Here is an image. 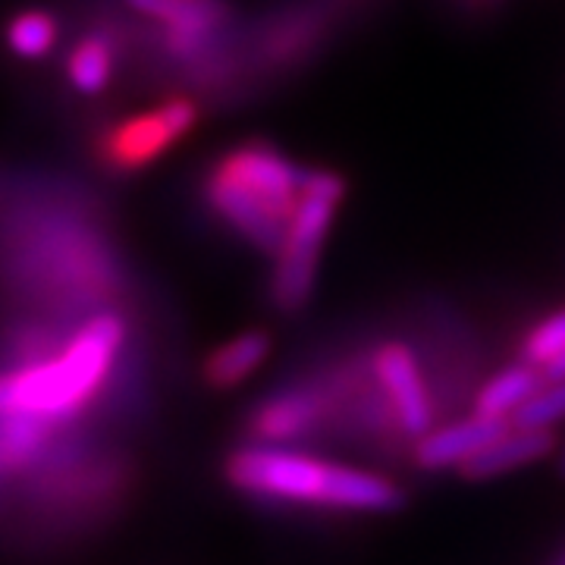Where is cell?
Listing matches in <instances>:
<instances>
[{
    "label": "cell",
    "mask_w": 565,
    "mask_h": 565,
    "mask_svg": "<svg viewBox=\"0 0 565 565\" xmlns=\"http://www.w3.org/2000/svg\"><path fill=\"white\" fill-rule=\"evenodd\" d=\"M509 422L505 418H484V415H468L459 422L434 424L422 437L412 440V462L418 471H449L459 468L465 459H471L487 440L503 434Z\"/></svg>",
    "instance_id": "obj_9"
},
{
    "label": "cell",
    "mask_w": 565,
    "mask_h": 565,
    "mask_svg": "<svg viewBox=\"0 0 565 565\" xmlns=\"http://www.w3.org/2000/svg\"><path fill=\"white\" fill-rule=\"evenodd\" d=\"M371 371L390 399L396 422L403 424L405 437H422L434 427V399L424 386L422 364L403 340H386L371 355Z\"/></svg>",
    "instance_id": "obj_7"
},
{
    "label": "cell",
    "mask_w": 565,
    "mask_h": 565,
    "mask_svg": "<svg viewBox=\"0 0 565 565\" xmlns=\"http://www.w3.org/2000/svg\"><path fill=\"white\" fill-rule=\"evenodd\" d=\"M223 478L248 500L311 505L327 512L390 515L405 509V490L377 471L327 462L286 444H245L223 462Z\"/></svg>",
    "instance_id": "obj_1"
},
{
    "label": "cell",
    "mask_w": 565,
    "mask_h": 565,
    "mask_svg": "<svg viewBox=\"0 0 565 565\" xmlns=\"http://www.w3.org/2000/svg\"><path fill=\"white\" fill-rule=\"evenodd\" d=\"M141 17L161 22L167 29H204L221 32L233 17L230 0H126Z\"/></svg>",
    "instance_id": "obj_12"
},
{
    "label": "cell",
    "mask_w": 565,
    "mask_h": 565,
    "mask_svg": "<svg viewBox=\"0 0 565 565\" xmlns=\"http://www.w3.org/2000/svg\"><path fill=\"white\" fill-rule=\"evenodd\" d=\"M57 35H61V25L47 10H22L7 22L3 41L22 61H41L54 51Z\"/></svg>",
    "instance_id": "obj_15"
},
{
    "label": "cell",
    "mask_w": 565,
    "mask_h": 565,
    "mask_svg": "<svg viewBox=\"0 0 565 565\" xmlns=\"http://www.w3.org/2000/svg\"><path fill=\"white\" fill-rule=\"evenodd\" d=\"M330 424V396L323 386L289 384L270 393L248 415V437L255 444H296Z\"/></svg>",
    "instance_id": "obj_6"
},
{
    "label": "cell",
    "mask_w": 565,
    "mask_h": 565,
    "mask_svg": "<svg viewBox=\"0 0 565 565\" xmlns=\"http://www.w3.org/2000/svg\"><path fill=\"white\" fill-rule=\"evenodd\" d=\"M544 384L541 371L534 364L515 362L512 367H503L500 374H493L475 396V415H484V418H505L525 403L527 396Z\"/></svg>",
    "instance_id": "obj_13"
},
{
    "label": "cell",
    "mask_w": 565,
    "mask_h": 565,
    "mask_svg": "<svg viewBox=\"0 0 565 565\" xmlns=\"http://www.w3.org/2000/svg\"><path fill=\"white\" fill-rule=\"evenodd\" d=\"M559 422H565V381L541 384L509 415L512 427H556Z\"/></svg>",
    "instance_id": "obj_16"
},
{
    "label": "cell",
    "mask_w": 565,
    "mask_h": 565,
    "mask_svg": "<svg viewBox=\"0 0 565 565\" xmlns=\"http://www.w3.org/2000/svg\"><path fill=\"white\" fill-rule=\"evenodd\" d=\"M305 167L267 141H243L223 151L204 177V204L243 243L277 255L302 195Z\"/></svg>",
    "instance_id": "obj_3"
},
{
    "label": "cell",
    "mask_w": 565,
    "mask_h": 565,
    "mask_svg": "<svg viewBox=\"0 0 565 565\" xmlns=\"http://www.w3.org/2000/svg\"><path fill=\"white\" fill-rule=\"evenodd\" d=\"M541 371V377H544V384H556V381H565V349H559L553 359L546 364L537 367Z\"/></svg>",
    "instance_id": "obj_18"
},
{
    "label": "cell",
    "mask_w": 565,
    "mask_h": 565,
    "mask_svg": "<svg viewBox=\"0 0 565 565\" xmlns=\"http://www.w3.org/2000/svg\"><path fill=\"white\" fill-rule=\"evenodd\" d=\"M556 468H559V478H565V440L556 446Z\"/></svg>",
    "instance_id": "obj_19"
},
{
    "label": "cell",
    "mask_w": 565,
    "mask_h": 565,
    "mask_svg": "<svg viewBox=\"0 0 565 565\" xmlns=\"http://www.w3.org/2000/svg\"><path fill=\"white\" fill-rule=\"evenodd\" d=\"M202 117V107L189 98H170L154 110H141L126 120L107 126L98 141L95 154L107 173L114 177H136L154 161L180 145Z\"/></svg>",
    "instance_id": "obj_5"
},
{
    "label": "cell",
    "mask_w": 565,
    "mask_h": 565,
    "mask_svg": "<svg viewBox=\"0 0 565 565\" xmlns=\"http://www.w3.org/2000/svg\"><path fill=\"white\" fill-rule=\"evenodd\" d=\"M559 349H565V308H559V311H553V315H546V318H541V321L534 323L525 337H522L515 355H519V362L541 367V364L550 362Z\"/></svg>",
    "instance_id": "obj_17"
},
{
    "label": "cell",
    "mask_w": 565,
    "mask_h": 565,
    "mask_svg": "<svg viewBox=\"0 0 565 565\" xmlns=\"http://www.w3.org/2000/svg\"><path fill=\"white\" fill-rule=\"evenodd\" d=\"M114 79V44L102 32H92L73 44L66 57V82L85 95L95 98Z\"/></svg>",
    "instance_id": "obj_14"
},
{
    "label": "cell",
    "mask_w": 565,
    "mask_h": 565,
    "mask_svg": "<svg viewBox=\"0 0 565 565\" xmlns=\"http://www.w3.org/2000/svg\"><path fill=\"white\" fill-rule=\"evenodd\" d=\"M556 434L553 427H505L503 434H497L493 440H487L471 459H465L456 471L462 481H493V478H503L515 468H525V465L544 462L556 452Z\"/></svg>",
    "instance_id": "obj_8"
},
{
    "label": "cell",
    "mask_w": 565,
    "mask_h": 565,
    "mask_svg": "<svg viewBox=\"0 0 565 565\" xmlns=\"http://www.w3.org/2000/svg\"><path fill=\"white\" fill-rule=\"evenodd\" d=\"M57 424L32 415H0V471H25L51 459Z\"/></svg>",
    "instance_id": "obj_11"
},
{
    "label": "cell",
    "mask_w": 565,
    "mask_h": 565,
    "mask_svg": "<svg viewBox=\"0 0 565 565\" xmlns=\"http://www.w3.org/2000/svg\"><path fill=\"white\" fill-rule=\"evenodd\" d=\"M345 180L333 170H305L302 195L296 214L286 226L274 277H270V305L280 315H299L318 282L321 248L333 217L345 199Z\"/></svg>",
    "instance_id": "obj_4"
},
{
    "label": "cell",
    "mask_w": 565,
    "mask_h": 565,
    "mask_svg": "<svg viewBox=\"0 0 565 565\" xmlns=\"http://www.w3.org/2000/svg\"><path fill=\"white\" fill-rule=\"evenodd\" d=\"M270 349H274V340H270L267 330H245L239 337H233L230 343L217 345L204 359V384L211 386V390H217V393L239 386L262 367L264 359L270 355Z\"/></svg>",
    "instance_id": "obj_10"
},
{
    "label": "cell",
    "mask_w": 565,
    "mask_h": 565,
    "mask_svg": "<svg viewBox=\"0 0 565 565\" xmlns=\"http://www.w3.org/2000/svg\"><path fill=\"white\" fill-rule=\"evenodd\" d=\"M122 343L120 315L88 318L51 359L0 374V415H32L57 427L73 422L98 399Z\"/></svg>",
    "instance_id": "obj_2"
}]
</instances>
